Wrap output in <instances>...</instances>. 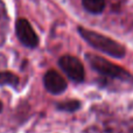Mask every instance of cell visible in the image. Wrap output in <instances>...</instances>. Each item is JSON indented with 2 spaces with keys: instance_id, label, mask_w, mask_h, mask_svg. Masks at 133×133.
Masks as SVG:
<instances>
[{
  "instance_id": "cell-2",
  "label": "cell",
  "mask_w": 133,
  "mask_h": 133,
  "mask_svg": "<svg viewBox=\"0 0 133 133\" xmlns=\"http://www.w3.org/2000/svg\"><path fill=\"white\" fill-rule=\"evenodd\" d=\"M85 58H87L90 66L102 75L111 78H117L120 81H125V82H133V76L130 72H127L124 68L115 64V63L110 62L101 56L95 55V54H87Z\"/></svg>"
},
{
  "instance_id": "cell-7",
  "label": "cell",
  "mask_w": 133,
  "mask_h": 133,
  "mask_svg": "<svg viewBox=\"0 0 133 133\" xmlns=\"http://www.w3.org/2000/svg\"><path fill=\"white\" fill-rule=\"evenodd\" d=\"M0 85H8L15 89L19 85V77L11 71H0Z\"/></svg>"
},
{
  "instance_id": "cell-4",
  "label": "cell",
  "mask_w": 133,
  "mask_h": 133,
  "mask_svg": "<svg viewBox=\"0 0 133 133\" xmlns=\"http://www.w3.org/2000/svg\"><path fill=\"white\" fill-rule=\"evenodd\" d=\"M15 33L19 41L28 48H36L39 46V36L33 29L27 19L20 18L15 22Z\"/></svg>"
},
{
  "instance_id": "cell-6",
  "label": "cell",
  "mask_w": 133,
  "mask_h": 133,
  "mask_svg": "<svg viewBox=\"0 0 133 133\" xmlns=\"http://www.w3.org/2000/svg\"><path fill=\"white\" fill-rule=\"evenodd\" d=\"M82 5L89 13L99 14L105 8V0H82Z\"/></svg>"
},
{
  "instance_id": "cell-8",
  "label": "cell",
  "mask_w": 133,
  "mask_h": 133,
  "mask_svg": "<svg viewBox=\"0 0 133 133\" xmlns=\"http://www.w3.org/2000/svg\"><path fill=\"white\" fill-rule=\"evenodd\" d=\"M56 106H57L58 110L66 111V112H74V111L79 110L81 103L78 101H76V99H70V101L66 102H61Z\"/></svg>"
},
{
  "instance_id": "cell-9",
  "label": "cell",
  "mask_w": 133,
  "mask_h": 133,
  "mask_svg": "<svg viewBox=\"0 0 133 133\" xmlns=\"http://www.w3.org/2000/svg\"><path fill=\"white\" fill-rule=\"evenodd\" d=\"M2 111V103H1V101H0V112Z\"/></svg>"
},
{
  "instance_id": "cell-5",
  "label": "cell",
  "mask_w": 133,
  "mask_h": 133,
  "mask_svg": "<svg viewBox=\"0 0 133 133\" xmlns=\"http://www.w3.org/2000/svg\"><path fill=\"white\" fill-rule=\"evenodd\" d=\"M43 84L47 91L53 95H60L66 89V81L56 70H48L43 76Z\"/></svg>"
},
{
  "instance_id": "cell-1",
  "label": "cell",
  "mask_w": 133,
  "mask_h": 133,
  "mask_svg": "<svg viewBox=\"0 0 133 133\" xmlns=\"http://www.w3.org/2000/svg\"><path fill=\"white\" fill-rule=\"evenodd\" d=\"M78 33L91 47L106 55H110L115 58H123L126 54L124 46L103 34L89 30L83 27H78Z\"/></svg>"
},
{
  "instance_id": "cell-3",
  "label": "cell",
  "mask_w": 133,
  "mask_h": 133,
  "mask_svg": "<svg viewBox=\"0 0 133 133\" xmlns=\"http://www.w3.org/2000/svg\"><path fill=\"white\" fill-rule=\"evenodd\" d=\"M58 64L61 69L68 75L70 79H72L76 83H81L84 81L85 70L82 62L77 57L71 55H64L58 60Z\"/></svg>"
}]
</instances>
